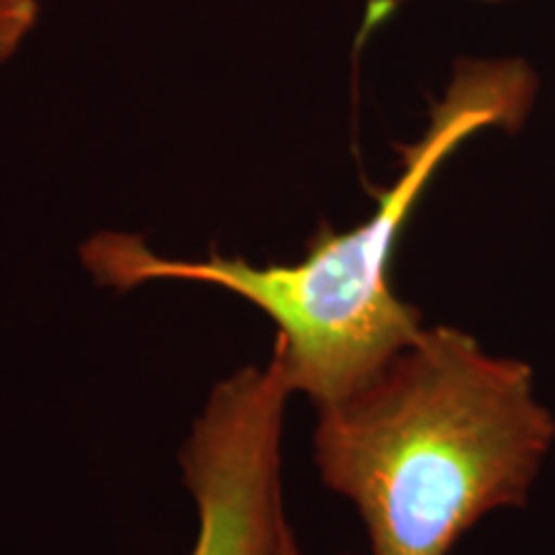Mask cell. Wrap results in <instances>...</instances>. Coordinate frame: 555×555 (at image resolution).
<instances>
[{
  "instance_id": "cell-1",
  "label": "cell",
  "mask_w": 555,
  "mask_h": 555,
  "mask_svg": "<svg viewBox=\"0 0 555 555\" xmlns=\"http://www.w3.org/2000/svg\"><path fill=\"white\" fill-rule=\"evenodd\" d=\"M553 442L532 367L437 324L317 409L314 463L371 555H450L489 512L527 504Z\"/></svg>"
},
{
  "instance_id": "cell-2",
  "label": "cell",
  "mask_w": 555,
  "mask_h": 555,
  "mask_svg": "<svg viewBox=\"0 0 555 555\" xmlns=\"http://www.w3.org/2000/svg\"><path fill=\"white\" fill-rule=\"evenodd\" d=\"M538 78L522 60H461L425 134L401 147V172L358 227H322L291 266H253L211 253L204 260L159 255L129 232H95L80 262L101 288L129 294L155 281L214 286L245 298L275 324L273 358L291 393L314 409L345 399L416 339L422 311L397 294L391 260L401 229L442 163L486 129L517 131L530 116Z\"/></svg>"
},
{
  "instance_id": "cell-3",
  "label": "cell",
  "mask_w": 555,
  "mask_h": 555,
  "mask_svg": "<svg viewBox=\"0 0 555 555\" xmlns=\"http://www.w3.org/2000/svg\"><path fill=\"white\" fill-rule=\"evenodd\" d=\"M294 397L281 367L242 365L219 380L180 450L198 512L191 555H278L283 512V425Z\"/></svg>"
},
{
  "instance_id": "cell-4",
  "label": "cell",
  "mask_w": 555,
  "mask_h": 555,
  "mask_svg": "<svg viewBox=\"0 0 555 555\" xmlns=\"http://www.w3.org/2000/svg\"><path fill=\"white\" fill-rule=\"evenodd\" d=\"M39 21V0H0V65L9 62Z\"/></svg>"
},
{
  "instance_id": "cell-5",
  "label": "cell",
  "mask_w": 555,
  "mask_h": 555,
  "mask_svg": "<svg viewBox=\"0 0 555 555\" xmlns=\"http://www.w3.org/2000/svg\"><path fill=\"white\" fill-rule=\"evenodd\" d=\"M278 555H307L301 551V545H298V540L294 535V530H286V535H283V543H281V553Z\"/></svg>"
}]
</instances>
